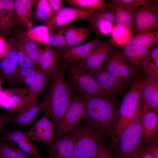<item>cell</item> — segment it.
<instances>
[{"mask_svg":"<svg viewBox=\"0 0 158 158\" xmlns=\"http://www.w3.org/2000/svg\"><path fill=\"white\" fill-rule=\"evenodd\" d=\"M90 32L97 35L111 34L115 23L114 10L109 3L85 18Z\"/></svg>","mask_w":158,"mask_h":158,"instance_id":"obj_10","label":"cell"},{"mask_svg":"<svg viewBox=\"0 0 158 158\" xmlns=\"http://www.w3.org/2000/svg\"><path fill=\"white\" fill-rule=\"evenodd\" d=\"M143 135L145 140L150 141L158 131V117L155 111L145 112L141 116Z\"/></svg>","mask_w":158,"mask_h":158,"instance_id":"obj_24","label":"cell"},{"mask_svg":"<svg viewBox=\"0 0 158 158\" xmlns=\"http://www.w3.org/2000/svg\"><path fill=\"white\" fill-rule=\"evenodd\" d=\"M14 145L0 139V158H29Z\"/></svg>","mask_w":158,"mask_h":158,"instance_id":"obj_30","label":"cell"},{"mask_svg":"<svg viewBox=\"0 0 158 158\" xmlns=\"http://www.w3.org/2000/svg\"><path fill=\"white\" fill-rule=\"evenodd\" d=\"M14 8L0 10V28L2 34H7L14 24Z\"/></svg>","mask_w":158,"mask_h":158,"instance_id":"obj_33","label":"cell"},{"mask_svg":"<svg viewBox=\"0 0 158 158\" xmlns=\"http://www.w3.org/2000/svg\"><path fill=\"white\" fill-rule=\"evenodd\" d=\"M158 43V31L157 30L132 34L125 45H136L150 47Z\"/></svg>","mask_w":158,"mask_h":158,"instance_id":"obj_25","label":"cell"},{"mask_svg":"<svg viewBox=\"0 0 158 158\" xmlns=\"http://www.w3.org/2000/svg\"><path fill=\"white\" fill-rule=\"evenodd\" d=\"M17 46L18 63L20 67L30 68H38L35 63L26 53L22 46L18 43Z\"/></svg>","mask_w":158,"mask_h":158,"instance_id":"obj_37","label":"cell"},{"mask_svg":"<svg viewBox=\"0 0 158 158\" xmlns=\"http://www.w3.org/2000/svg\"><path fill=\"white\" fill-rule=\"evenodd\" d=\"M35 6L36 17L41 21H45L54 15L47 0L36 1Z\"/></svg>","mask_w":158,"mask_h":158,"instance_id":"obj_34","label":"cell"},{"mask_svg":"<svg viewBox=\"0 0 158 158\" xmlns=\"http://www.w3.org/2000/svg\"><path fill=\"white\" fill-rule=\"evenodd\" d=\"M41 111V106L39 101L30 107L17 112L16 116L10 119L9 124L12 123L19 127H30Z\"/></svg>","mask_w":158,"mask_h":158,"instance_id":"obj_23","label":"cell"},{"mask_svg":"<svg viewBox=\"0 0 158 158\" xmlns=\"http://www.w3.org/2000/svg\"><path fill=\"white\" fill-rule=\"evenodd\" d=\"M96 38L86 43L58 50L62 61L67 63H83L100 42Z\"/></svg>","mask_w":158,"mask_h":158,"instance_id":"obj_14","label":"cell"},{"mask_svg":"<svg viewBox=\"0 0 158 158\" xmlns=\"http://www.w3.org/2000/svg\"><path fill=\"white\" fill-rule=\"evenodd\" d=\"M14 3L13 0H0V10L14 8Z\"/></svg>","mask_w":158,"mask_h":158,"instance_id":"obj_45","label":"cell"},{"mask_svg":"<svg viewBox=\"0 0 158 158\" xmlns=\"http://www.w3.org/2000/svg\"><path fill=\"white\" fill-rule=\"evenodd\" d=\"M66 3L72 7L86 10H92L106 6L105 0H65Z\"/></svg>","mask_w":158,"mask_h":158,"instance_id":"obj_32","label":"cell"},{"mask_svg":"<svg viewBox=\"0 0 158 158\" xmlns=\"http://www.w3.org/2000/svg\"><path fill=\"white\" fill-rule=\"evenodd\" d=\"M103 67L115 76L131 86L133 69L122 52L117 48L113 47Z\"/></svg>","mask_w":158,"mask_h":158,"instance_id":"obj_11","label":"cell"},{"mask_svg":"<svg viewBox=\"0 0 158 158\" xmlns=\"http://www.w3.org/2000/svg\"><path fill=\"white\" fill-rule=\"evenodd\" d=\"M4 78L0 72V90H1L2 84L3 83Z\"/></svg>","mask_w":158,"mask_h":158,"instance_id":"obj_47","label":"cell"},{"mask_svg":"<svg viewBox=\"0 0 158 158\" xmlns=\"http://www.w3.org/2000/svg\"><path fill=\"white\" fill-rule=\"evenodd\" d=\"M158 28V6L157 2L147 6H140L135 9L132 34L157 30Z\"/></svg>","mask_w":158,"mask_h":158,"instance_id":"obj_8","label":"cell"},{"mask_svg":"<svg viewBox=\"0 0 158 158\" xmlns=\"http://www.w3.org/2000/svg\"><path fill=\"white\" fill-rule=\"evenodd\" d=\"M76 136L75 129L54 140L48 147V158H72Z\"/></svg>","mask_w":158,"mask_h":158,"instance_id":"obj_19","label":"cell"},{"mask_svg":"<svg viewBox=\"0 0 158 158\" xmlns=\"http://www.w3.org/2000/svg\"><path fill=\"white\" fill-rule=\"evenodd\" d=\"M121 47L122 52L132 69L135 71L142 69L147 60L152 47H146L136 45H127Z\"/></svg>","mask_w":158,"mask_h":158,"instance_id":"obj_21","label":"cell"},{"mask_svg":"<svg viewBox=\"0 0 158 158\" xmlns=\"http://www.w3.org/2000/svg\"><path fill=\"white\" fill-rule=\"evenodd\" d=\"M49 3L54 14L58 12L63 8L64 1L62 0H47Z\"/></svg>","mask_w":158,"mask_h":158,"instance_id":"obj_41","label":"cell"},{"mask_svg":"<svg viewBox=\"0 0 158 158\" xmlns=\"http://www.w3.org/2000/svg\"><path fill=\"white\" fill-rule=\"evenodd\" d=\"M48 80L46 76L39 69L33 82L28 87L26 95L8 111L10 114L28 108L39 101L40 95L47 87Z\"/></svg>","mask_w":158,"mask_h":158,"instance_id":"obj_13","label":"cell"},{"mask_svg":"<svg viewBox=\"0 0 158 158\" xmlns=\"http://www.w3.org/2000/svg\"><path fill=\"white\" fill-rule=\"evenodd\" d=\"M67 64L62 61L40 102L42 111L52 118L56 132L74 95L66 79Z\"/></svg>","mask_w":158,"mask_h":158,"instance_id":"obj_1","label":"cell"},{"mask_svg":"<svg viewBox=\"0 0 158 158\" xmlns=\"http://www.w3.org/2000/svg\"><path fill=\"white\" fill-rule=\"evenodd\" d=\"M32 68L21 67L18 68L14 76L13 86H18L24 85L25 76Z\"/></svg>","mask_w":158,"mask_h":158,"instance_id":"obj_38","label":"cell"},{"mask_svg":"<svg viewBox=\"0 0 158 158\" xmlns=\"http://www.w3.org/2000/svg\"><path fill=\"white\" fill-rule=\"evenodd\" d=\"M68 83L73 92L83 99L109 95L88 73L81 63L68 64L66 66Z\"/></svg>","mask_w":158,"mask_h":158,"instance_id":"obj_3","label":"cell"},{"mask_svg":"<svg viewBox=\"0 0 158 158\" xmlns=\"http://www.w3.org/2000/svg\"><path fill=\"white\" fill-rule=\"evenodd\" d=\"M110 4L114 8L115 23L116 26L128 29L132 33L133 26L134 11L121 8L114 4Z\"/></svg>","mask_w":158,"mask_h":158,"instance_id":"obj_27","label":"cell"},{"mask_svg":"<svg viewBox=\"0 0 158 158\" xmlns=\"http://www.w3.org/2000/svg\"><path fill=\"white\" fill-rule=\"evenodd\" d=\"M11 116L8 112L7 113L0 112V133L5 128L4 126L6 125L9 124Z\"/></svg>","mask_w":158,"mask_h":158,"instance_id":"obj_42","label":"cell"},{"mask_svg":"<svg viewBox=\"0 0 158 158\" xmlns=\"http://www.w3.org/2000/svg\"><path fill=\"white\" fill-rule=\"evenodd\" d=\"M156 1L150 0H111V3L126 10L134 11L135 8L140 6H147L152 4Z\"/></svg>","mask_w":158,"mask_h":158,"instance_id":"obj_35","label":"cell"},{"mask_svg":"<svg viewBox=\"0 0 158 158\" xmlns=\"http://www.w3.org/2000/svg\"><path fill=\"white\" fill-rule=\"evenodd\" d=\"M141 96L147 108L158 109V80L149 77L142 79Z\"/></svg>","mask_w":158,"mask_h":158,"instance_id":"obj_22","label":"cell"},{"mask_svg":"<svg viewBox=\"0 0 158 158\" xmlns=\"http://www.w3.org/2000/svg\"><path fill=\"white\" fill-rule=\"evenodd\" d=\"M94 158H113L105 145L101 148L98 152Z\"/></svg>","mask_w":158,"mask_h":158,"instance_id":"obj_44","label":"cell"},{"mask_svg":"<svg viewBox=\"0 0 158 158\" xmlns=\"http://www.w3.org/2000/svg\"><path fill=\"white\" fill-rule=\"evenodd\" d=\"M18 42L23 47L26 53L36 65L39 69L38 59L40 47L36 42L27 34L20 32L18 35Z\"/></svg>","mask_w":158,"mask_h":158,"instance_id":"obj_28","label":"cell"},{"mask_svg":"<svg viewBox=\"0 0 158 158\" xmlns=\"http://www.w3.org/2000/svg\"><path fill=\"white\" fill-rule=\"evenodd\" d=\"M142 80V79L138 78L132 82L131 88L121 104L116 131L119 138L127 127L140 113L139 104L141 97Z\"/></svg>","mask_w":158,"mask_h":158,"instance_id":"obj_5","label":"cell"},{"mask_svg":"<svg viewBox=\"0 0 158 158\" xmlns=\"http://www.w3.org/2000/svg\"><path fill=\"white\" fill-rule=\"evenodd\" d=\"M113 47L112 43L109 41L100 42L82 64L86 71L90 73L102 68Z\"/></svg>","mask_w":158,"mask_h":158,"instance_id":"obj_18","label":"cell"},{"mask_svg":"<svg viewBox=\"0 0 158 158\" xmlns=\"http://www.w3.org/2000/svg\"><path fill=\"white\" fill-rule=\"evenodd\" d=\"M104 7L90 10L73 7L63 8L44 22L42 24L49 30L58 29L68 25L78 20H85L91 14Z\"/></svg>","mask_w":158,"mask_h":158,"instance_id":"obj_9","label":"cell"},{"mask_svg":"<svg viewBox=\"0 0 158 158\" xmlns=\"http://www.w3.org/2000/svg\"><path fill=\"white\" fill-rule=\"evenodd\" d=\"M0 34H2L1 31V29H0Z\"/></svg>","mask_w":158,"mask_h":158,"instance_id":"obj_48","label":"cell"},{"mask_svg":"<svg viewBox=\"0 0 158 158\" xmlns=\"http://www.w3.org/2000/svg\"><path fill=\"white\" fill-rule=\"evenodd\" d=\"M76 138L72 158H94L104 145L102 133L88 125L76 129Z\"/></svg>","mask_w":158,"mask_h":158,"instance_id":"obj_4","label":"cell"},{"mask_svg":"<svg viewBox=\"0 0 158 158\" xmlns=\"http://www.w3.org/2000/svg\"><path fill=\"white\" fill-rule=\"evenodd\" d=\"M131 156L130 158H153L147 150L139 146Z\"/></svg>","mask_w":158,"mask_h":158,"instance_id":"obj_39","label":"cell"},{"mask_svg":"<svg viewBox=\"0 0 158 158\" xmlns=\"http://www.w3.org/2000/svg\"><path fill=\"white\" fill-rule=\"evenodd\" d=\"M18 65L17 44L10 40L8 43L6 55L0 59V72L10 86H13L14 78Z\"/></svg>","mask_w":158,"mask_h":158,"instance_id":"obj_20","label":"cell"},{"mask_svg":"<svg viewBox=\"0 0 158 158\" xmlns=\"http://www.w3.org/2000/svg\"><path fill=\"white\" fill-rule=\"evenodd\" d=\"M85 115L86 110L82 98L76 94H74L56 131L54 140L74 131L79 126V122L85 119Z\"/></svg>","mask_w":158,"mask_h":158,"instance_id":"obj_6","label":"cell"},{"mask_svg":"<svg viewBox=\"0 0 158 158\" xmlns=\"http://www.w3.org/2000/svg\"><path fill=\"white\" fill-rule=\"evenodd\" d=\"M70 26L69 25L58 29V31L56 34L49 35L45 43L46 45L52 47H55L58 50L67 48V43L63 34Z\"/></svg>","mask_w":158,"mask_h":158,"instance_id":"obj_31","label":"cell"},{"mask_svg":"<svg viewBox=\"0 0 158 158\" xmlns=\"http://www.w3.org/2000/svg\"><path fill=\"white\" fill-rule=\"evenodd\" d=\"M111 34L113 42L121 47L128 42L132 33L128 29L116 26L113 27Z\"/></svg>","mask_w":158,"mask_h":158,"instance_id":"obj_36","label":"cell"},{"mask_svg":"<svg viewBox=\"0 0 158 158\" xmlns=\"http://www.w3.org/2000/svg\"><path fill=\"white\" fill-rule=\"evenodd\" d=\"M8 50V43L3 37L0 36V59L4 57Z\"/></svg>","mask_w":158,"mask_h":158,"instance_id":"obj_43","label":"cell"},{"mask_svg":"<svg viewBox=\"0 0 158 158\" xmlns=\"http://www.w3.org/2000/svg\"><path fill=\"white\" fill-rule=\"evenodd\" d=\"M61 60L59 51L52 47L46 45L44 49L40 48L38 59L39 69L49 80H51L57 72L62 63Z\"/></svg>","mask_w":158,"mask_h":158,"instance_id":"obj_17","label":"cell"},{"mask_svg":"<svg viewBox=\"0 0 158 158\" xmlns=\"http://www.w3.org/2000/svg\"><path fill=\"white\" fill-rule=\"evenodd\" d=\"M83 99L86 110L85 119L88 125L102 133H109L117 113L109 97L99 96Z\"/></svg>","mask_w":158,"mask_h":158,"instance_id":"obj_2","label":"cell"},{"mask_svg":"<svg viewBox=\"0 0 158 158\" xmlns=\"http://www.w3.org/2000/svg\"><path fill=\"white\" fill-rule=\"evenodd\" d=\"M1 133L2 135L1 140L3 141L13 144L30 157L32 156L35 158H43L34 145L29 142L26 132L20 127L12 131H8L4 128Z\"/></svg>","mask_w":158,"mask_h":158,"instance_id":"obj_15","label":"cell"},{"mask_svg":"<svg viewBox=\"0 0 158 158\" xmlns=\"http://www.w3.org/2000/svg\"><path fill=\"white\" fill-rule=\"evenodd\" d=\"M36 1L34 0H15V14L22 22L26 23L29 27L31 26L30 20L32 16V8Z\"/></svg>","mask_w":158,"mask_h":158,"instance_id":"obj_26","label":"cell"},{"mask_svg":"<svg viewBox=\"0 0 158 158\" xmlns=\"http://www.w3.org/2000/svg\"><path fill=\"white\" fill-rule=\"evenodd\" d=\"M56 133L54 123L45 114L35 122L28 131L26 132L28 138L33 142L42 143L48 147L54 142Z\"/></svg>","mask_w":158,"mask_h":158,"instance_id":"obj_12","label":"cell"},{"mask_svg":"<svg viewBox=\"0 0 158 158\" xmlns=\"http://www.w3.org/2000/svg\"><path fill=\"white\" fill-rule=\"evenodd\" d=\"M142 135L140 113L127 127L120 138L119 150L121 158H129L131 156L138 147Z\"/></svg>","mask_w":158,"mask_h":158,"instance_id":"obj_7","label":"cell"},{"mask_svg":"<svg viewBox=\"0 0 158 158\" xmlns=\"http://www.w3.org/2000/svg\"><path fill=\"white\" fill-rule=\"evenodd\" d=\"M39 69L37 68H32L25 76L24 81V85H25L27 87H28L33 82Z\"/></svg>","mask_w":158,"mask_h":158,"instance_id":"obj_40","label":"cell"},{"mask_svg":"<svg viewBox=\"0 0 158 158\" xmlns=\"http://www.w3.org/2000/svg\"><path fill=\"white\" fill-rule=\"evenodd\" d=\"M147 150L153 158H158V147L157 145L153 146Z\"/></svg>","mask_w":158,"mask_h":158,"instance_id":"obj_46","label":"cell"},{"mask_svg":"<svg viewBox=\"0 0 158 158\" xmlns=\"http://www.w3.org/2000/svg\"><path fill=\"white\" fill-rule=\"evenodd\" d=\"M88 73L94 78L109 95L117 97L121 93L124 89L125 83L115 76L103 66L98 70Z\"/></svg>","mask_w":158,"mask_h":158,"instance_id":"obj_16","label":"cell"},{"mask_svg":"<svg viewBox=\"0 0 158 158\" xmlns=\"http://www.w3.org/2000/svg\"><path fill=\"white\" fill-rule=\"evenodd\" d=\"M142 70L147 77L158 79V43L152 47Z\"/></svg>","mask_w":158,"mask_h":158,"instance_id":"obj_29","label":"cell"}]
</instances>
